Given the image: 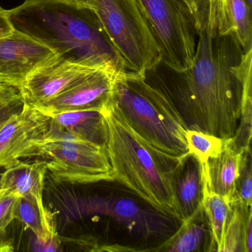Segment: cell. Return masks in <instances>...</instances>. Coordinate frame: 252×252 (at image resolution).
<instances>
[{
	"label": "cell",
	"mask_w": 252,
	"mask_h": 252,
	"mask_svg": "<svg viewBox=\"0 0 252 252\" xmlns=\"http://www.w3.org/2000/svg\"><path fill=\"white\" fill-rule=\"evenodd\" d=\"M197 36L191 67L175 73L172 89L162 87L188 129L229 140L241 117L240 63L243 51L234 35L219 33L206 16Z\"/></svg>",
	"instance_id": "cell-1"
},
{
	"label": "cell",
	"mask_w": 252,
	"mask_h": 252,
	"mask_svg": "<svg viewBox=\"0 0 252 252\" xmlns=\"http://www.w3.org/2000/svg\"><path fill=\"white\" fill-rule=\"evenodd\" d=\"M252 151L243 152L240 164V173L236 182L235 191L232 202H237L245 209L252 206Z\"/></svg>",
	"instance_id": "cell-21"
},
{
	"label": "cell",
	"mask_w": 252,
	"mask_h": 252,
	"mask_svg": "<svg viewBox=\"0 0 252 252\" xmlns=\"http://www.w3.org/2000/svg\"><path fill=\"white\" fill-rule=\"evenodd\" d=\"M174 195L179 218L182 222L202 209V165L193 155L180 159L172 177Z\"/></svg>",
	"instance_id": "cell-12"
},
{
	"label": "cell",
	"mask_w": 252,
	"mask_h": 252,
	"mask_svg": "<svg viewBox=\"0 0 252 252\" xmlns=\"http://www.w3.org/2000/svg\"><path fill=\"white\" fill-rule=\"evenodd\" d=\"M158 42L161 64L174 73L191 67L196 45L195 19L184 0H137Z\"/></svg>",
	"instance_id": "cell-7"
},
{
	"label": "cell",
	"mask_w": 252,
	"mask_h": 252,
	"mask_svg": "<svg viewBox=\"0 0 252 252\" xmlns=\"http://www.w3.org/2000/svg\"><path fill=\"white\" fill-rule=\"evenodd\" d=\"M207 19L212 24L217 26L220 32L225 23V8L226 0H207Z\"/></svg>",
	"instance_id": "cell-24"
},
{
	"label": "cell",
	"mask_w": 252,
	"mask_h": 252,
	"mask_svg": "<svg viewBox=\"0 0 252 252\" xmlns=\"http://www.w3.org/2000/svg\"><path fill=\"white\" fill-rule=\"evenodd\" d=\"M51 119L25 103L23 110L0 125V167L6 168L26 158L39 157Z\"/></svg>",
	"instance_id": "cell-8"
},
{
	"label": "cell",
	"mask_w": 252,
	"mask_h": 252,
	"mask_svg": "<svg viewBox=\"0 0 252 252\" xmlns=\"http://www.w3.org/2000/svg\"><path fill=\"white\" fill-rule=\"evenodd\" d=\"M202 208L210 229L212 237L211 251L212 247H214L213 251L222 252L225 228L232 209V200L229 197L212 192L208 187L203 174Z\"/></svg>",
	"instance_id": "cell-16"
},
{
	"label": "cell",
	"mask_w": 252,
	"mask_h": 252,
	"mask_svg": "<svg viewBox=\"0 0 252 252\" xmlns=\"http://www.w3.org/2000/svg\"><path fill=\"white\" fill-rule=\"evenodd\" d=\"M219 33L233 34L243 51L252 48L251 5L247 0H226L225 23Z\"/></svg>",
	"instance_id": "cell-18"
},
{
	"label": "cell",
	"mask_w": 252,
	"mask_h": 252,
	"mask_svg": "<svg viewBox=\"0 0 252 252\" xmlns=\"http://www.w3.org/2000/svg\"><path fill=\"white\" fill-rule=\"evenodd\" d=\"M15 31L11 21L9 10H5L0 5V39L12 34Z\"/></svg>",
	"instance_id": "cell-26"
},
{
	"label": "cell",
	"mask_w": 252,
	"mask_h": 252,
	"mask_svg": "<svg viewBox=\"0 0 252 252\" xmlns=\"http://www.w3.org/2000/svg\"><path fill=\"white\" fill-rule=\"evenodd\" d=\"M187 4L195 19L197 28L206 16L208 9L207 0H188Z\"/></svg>",
	"instance_id": "cell-25"
},
{
	"label": "cell",
	"mask_w": 252,
	"mask_h": 252,
	"mask_svg": "<svg viewBox=\"0 0 252 252\" xmlns=\"http://www.w3.org/2000/svg\"><path fill=\"white\" fill-rule=\"evenodd\" d=\"M246 209L237 202H232V209L225 228L222 252H243V234L248 214Z\"/></svg>",
	"instance_id": "cell-20"
},
{
	"label": "cell",
	"mask_w": 252,
	"mask_h": 252,
	"mask_svg": "<svg viewBox=\"0 0 252 252\" xmlns=\"http://www.w3.org/2000/svg\"><path fill=\"white\" fill-rule=\"evenodd\" d=\"M189 153L197 158L201 164L216 157L222 151L228 140L196 129H187L186 133Z\"/></svg>",
	"instance_id": "cell-19"
},
{
	"label": "cell",
	"mask_w": 252,
	"mask_h": 252,
	"mask_svg": "<svg viewBox=\"0 0 252 252\" xmlns=\"http://www.w3.org/2000/svg\"><path fill=\"white\" fill-rule=\"evenodd\" d=\"M0 84H2V83H0Z\"/></svg>",
	"instance_id": "cell-31"
},
{
	"label": "cell",
	"mask_w": 252,
	"mask_h": 252,
	"mask_svg": "<svg viewBox=\"0 0 252 252\" xmlns=\"http://www.w3.org/2000/svg\"><path fill=\"white\" fill-rule=\"evenodd\" d=\"M184 1H185L186 2V3L187 4V1H188V0H184ZM187 5H188V4H187ZM189 7V6H188Z\"/></svg>",
	"instance_id": "cell-30"
},
{
	"label": "cell",
	"mask_w": 252,
	"mask_h": 252,
	"mask_svg": "<svg viewBox=\"0 0 252 252\" xmlns=\"http://www.w3.org/2000/svg\"><path fill=\"white\" fill-rule=\"evenodd\" d=\"M128 125L161 153L181 158L189 154L187 128L163 87L147 76L126 72L115 80L109 96Z\"/></svg>",
	"instance_id": "cell-4"
},
{
	"label": "cell",
	"mask_w": 252,
	"mask_h": 252,
	"mask_svg": "<svg viewBox=\"0 0 252 252\" xmlns=\"http://www.w3.org/2000/svg\"><path fill=\"white\" fill-rule=\"evenodd\" d=\"M126 69L141 76L161 64L158 42L137 0H90Z\"/></svg>",
	"instance_id": "cell-5"
},
{
	"label": "cell",
	"mask_w": 252,
	"mask_h": 252,
	"mask_svg": "<svg viewBox=\"0 0 252 252\" xmlns=\"http://www.w3.org/2000/svg\"><path fill=\"white\" fill-rule=\"evenodd\" d=\"M49 116L51 123L57 129L102 145V125L99 111L67 112Z\"/></svg>",
	"instance_id": "cell-17"
},
{
	"label": "cell",
	"mask_w": 252,
	"mask_h": 252,
	"mask_svg": "<svg viewBox=\"0 0 252 252\" xmlns=\"http://www.w3.org/2000/svg\"><path fill=\"white\" fill-rule=\"evenodd\" d=\"M5 85H5V84H0V89H1V88H3V87L5 86Z\"/></svg>",
	"instance_id": "cell-29"
},
{
	"label": "cell",
	"mask_w": 252,
	"mask_h": 252,
	"mask_svg": "<svg viewBox=\"0 0 252 252\" xmlns=\"http://www.w3.org/2000/svg\"><path fill=\"white\" fill-rule=\"evenodd\" d=\"M9 11L16 30L51 48L60 60L116 76L129 72L91 8L63 0H26Z\"/></svg>",
	"instance_id": "cell-2"
},
{
	"label": "cell",
	"mask_w": 252,
	"mask_h": 252,
	"mask_svg": "<svg viewBox=\"0 0 252 252\" xmlns=\"http://www.w3.org/2000/svg\"><path fill=\"white\" fill-rule=\"evenodd\" d=\"M24 104V100L20 90L16 87H13L9 91L0 95V125L16 113L21 111Z\"/></svg>",
	"instance_id": "cell-23"
},
{
	"label": "cell",
	"mask_w": 252,
	"mask_h": 252,
	"mask_svg": "<svg viewBox=\"0 0 252 252\" xmlns=\"http://www.w3.org/2000/svg\"><path fill=\"white\" fill-rule=\"evenodd\" d=\"M211 237L210 229L203 208L182 221L177 232L161 246L153 251L164 252H190L201 250ZM212 238V237H211Z\"/></svg>",
	"instance_id": "cell-15"
},
{
	"label": "cell",
	"mask_w": 252,
	"mask_h": 252,
	"mask_svg": "<svg viewBox=\"0 0 252 252\" xmlns=\"http://www.w3.org/2000/svg\"><path fill=\"white\" fill-rule=\"evenodd\" d=\"M20 196L0 189V252L14 250L12 243L7 238V228L14 220L16 202Z\"/></svg>",
	"instance_id": "cell-22"
},
{
	"label": "cell",
	"mask_w": 252,
	"mask_h": 252,
	"mask_svg": "<svg viewBox=\"0 0 252 252\" xmlns=\"http://www.w3.org/2000/svg\"><path fill=\"white\" fill-rule=\"evenodd\" d=\"M229 140L218 156L209 158L206 163L201 165L209 189L215 194L232 200L243 152L238 153L233 150L228 144Z\"/></svg>",
	"instance_id": "cell-14"
},
{
	"label": "cell",
	"mask_w": 252,
	"mask_h": 252,
	"mask_svg": "<svg viewBox=\"0 0 252 252\" xmlns=\"http://www.w3.org/2000/svg\"><path fill=\"white\" fill-rule=\"evenodd\" d=\"M5 169L0 178V189L36 202L42 210H46L42 193L44 179L48 169L43 160L32 162L20 160Z\"/></svg>",
	"instance_id": "cell-13"
},
{
	"label": "cell",
	"mask_w": 252,
	"mask_h": 252,
	"mask_svg": "<svg viewBox=\"0 0 252 252\" xmlns=\"http://www.w3.org/2000/svg\"><path fill=\"white\" fill-rule=\"evenodd\" d=\"M63 1L68 2L70 4H73V5L91 8V7H90V0H63Z\"/></svg>",
	"instance_id": "cell-28"
},
{
	"label": "cell",
	"mask_w": 252,
	"mask_h": 252,
	"mask_svg": "<svg viewBox=\"0 0 252 252\" xmlns=\"http://www.w3.org/2000/svg\"><path fill=\"white\" fill-rule=\"evenodd\" d=\"M99 112L102 146L115 179L158 212L178 219L172 177L181 158L161 153L149 144L128 125L110 98Z\"/></svg>",
	"instance_id": "cell-3"
},
{
	"label": "cell",
	"mask_w": 252,
	"mask_h": 252,
	"mask_svg": "<svg viewBox=\"0 0 252 252\" xmlns=\"http://www.w3.org/2000/svg\"><path fill=\"white\" fill-rule=\"evenodd\" d=\"M58 60L51 48L15 29L0 39V83L19 89L29 75Z\"/></svg>",
	"instance_id": "cell-9"
},
{
	"label": "cell",
	"mask_w": 252,
	"mask_h": 252,
	"mask_svg": "<svg viewBox=\"0 0 252 252\" xmlns=\"http://www.w3.org/2000/svg\"><path fill=\"white\" fill-rule=\"evenodd\" d=\"M252 209L248 214L243 234V252H252Z\"/></svg>",
	"instance_id": "cell-27"
},
{
	"label": "cell",
	"mask_w": 252,
	"mask_h": 252,
	"mask_svg": "<svg viewBox=\"0 0 252 252\" xmlns=\"http://www.w3.org/2000/svg\"><path fill=\"white\" fill-rule=\"evenodd\" d=\"M118 76L107 69H98L36 108L48 116L67 112L100 111Z\"/></svg>",
	"instance_id": "cell-11"
},
{
	"label": "cell",
	"mask_w": 252,
	"mask_h": 252,
	"mask_svg": "<svg viewBox=\"0 0 252 252\" xmlns=\"http://www.w3.org/2000/svg\"><path fill=\"white\" fill-rule=\"evenodd\" d=\"M98 69L59 59L29 75L19 90L26 104L37 107Z\"/></svg>",
	"instance_id": "cell-10"
},
{
	"label": "cell",
	"mask_w": 252,
	"mask_h": 252,
	"mask_svg": "<svg viewBox=\"0 0 252 252\" xmlns=\"http://www.w3.org/2000/svg\"><path fill=\"white\" fill-rule=\"evenodd\" d=\"M39 157L59 182L88 184L116 180L101 144L60 130L51 123Z\"/></svg>",
	"instance_id": "cell-6"
}]
</instances>
